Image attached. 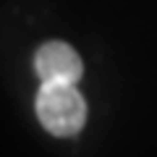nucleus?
I'll return each instance as SVG.
<instances>
[{
  "label": "nucleus",
  "instance_id": "nucleus-1",
  "mask_svg": "<svg viewBox=\"0 0 157 157\" xmlns=\"http://www.w3.org/2000/svg\"><path fill=\"white\" fill-rule=\"evenodd\" d=\"M37 118L50 134L73 136L86 121V102L76 84H42L37 92Z\"/></svg>",
  "mask_w": 157,
  "mask_h": 157
},
{
  "label": "nucleus",
  "instance_id": "nucleus-2",
  "mask_svg": "<svg viewBox=\"0 0 157 157\" xmlns=\"http://www.w3.org/2000/svg\"><path fill=\"white\" fill-rule=\"evenodd\" d=\"M34 68H37V76L42 84H76L84 73L81 58L66 42L42 45L34 58Z\"/></svg>",
  "mask_w": 157,
  "mask_h": 157
}]
</instances>
